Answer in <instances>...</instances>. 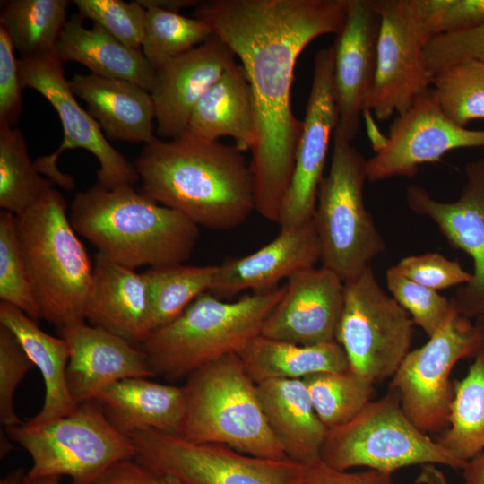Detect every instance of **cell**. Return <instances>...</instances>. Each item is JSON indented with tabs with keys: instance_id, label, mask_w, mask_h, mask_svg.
<instances>
[{
	"instance_id": "obj_1",
	"label": "cell",
	"mask_w": 484,
	"mask_h": 484,
	"mask_svg": "<svg viewBox=\"0 0 484 484\" xmlns=\"http://www.w3.org/2000/svg\"><path fill=\"white\" fill-rule=\"evenodd\" d=\"M347 0H211L194 18L240 60L254 97L257 141L250 162L255 210L279 220L302 130L291 108L294 68L316 38L341 30Z\"/></svg>"
},
{
	"instance_id": "obj_2",
	"label": "cell",
	"mask_w": 484,
	"mask_h": 484,
	"mask_svg": "<svg viewBox=\"0 0 484 484\" xmlns=\"http://www.w3.org/2000/svg\"><path fill=\"white\" fill-rule=\"evenodd\" d=\"M134 164L144 194L199 227L232 229L255 211L251 166L236 145L184 133L144 144Z\"/></svg>"
},
{
	"instance_id": "obj_3",
	"label": "cell",
	"mask_w": 484,
	"mask_h": 484,
	"mask_svg": "<svg viewBox=\"0 0 484 484\" xmlns=\"http://www.w3.org/2000/svg\"><path fill=\"white\" fill-rule=\"evenodd\" d=\"M69 218L98 254L132 269L183 264L200 235V227L187 217L133 186L95 184L76 194Z\"/></svg>"
},
{
	"instance_id": "obj_4",
	"label": "cell",
	"mask_w": 484,
	"mask_h": 484,
	"mask_svg": "<svg viewBox=\"0 0 484 484\" xmlns=\"http://www.w3.org/2000/svg\"><path fill=\"white\" fill-rule=\"evenodd\" d=\"M285 289L283 285L268 292L246 294L235 301L205 292L177 318L151 332L140 348L156 376L186 378L213 361L238 354L260 335Z\"/></svg>"
},
{
	"instance_id": "obj_5",
	"label": "cell",
	"mask_w": 484,
	"mask_h": 484,
	"mask_svg": "<svg viewBox=\"0 0 484 484\" xmlns=\"http://www.w3.org/2000/svg\"><path fill=\"white\" fill-rule=\"evenodd\" d=\"M16 230L41 318L57 330L86 323L93 265L56 189L15 215Z\"/></svg>"
},
{
	"instance_id": "obj_6",
	"label": "cell",
	"mask_w": 484,
	"mask_h": 484,
	"mask_svg": "<svg viewBox=\"0 0 484 484\" xmlns=\"http://www.w3.org/2000/svg\"><path fill=\"white\" fill-rule=\"evenodd\" d=\"M183 388L186 411L180 436L256 457L289 459L268 425L256 383L238 354L194 371Z\"/></svg>"
},
{
	"instance_id": "obj_7",
	"label": "cell",
	"mask_w": 484,
	"mask_h": 484,
	"mask_svg": "<svg viewBox=\"0 0 484 484\" xmlns=\"http://www.w3.org/2000/svg\"><path fill=\"white\" fill-rule=\"evenodd\" d=\"M330 169L313 216L323 266L344 282L359 276L385 243L364 202L367 160L336 129Z\"/></svg>"
},
{
	"instance_id": "obj_8",
	"label": "cell",
	"mask_w": 484,
	"mask_h": 484,
	"mask_svg": "<svg viewBox=\"0 0 484 484\" xmlns=\"http://www.w3.org/2000/svg\"><path fill=\"white\" fill-rule=\"evenodd\" d=\"M321 460L339 471L366 467L391 474L413 465L462 469L465 464L421 431L390 389L351 420L328 430Z\"/></svg>"
},
{
	"instance_id": "obj_9",
	"label": "cell",
	"mask_w": 484,
	"mask_h": 484,
	"mask_svg": "<svg viewBox=\"0 0 484 484\" xmlns=\"http://www.w3.org/2000/svg\"><path fill=\"white\" fill-rule=\"evenodd\" d=\"M4 430L30 454V480L68 476L71 484H90L111 465L136 456L130 437L115 428L96 400L44 426L23 422Z\"/></svg>"
},
{
	"instance_id": "obj_10",
	"label": "cell",
	"mask_w": 484,
	"mask_h": 484,
	"mask_svg": "<svg viewBox=\"0 0 484 484\" xmlns=\"http://www.w3.org/2000/svg\"><path fill=\"white\" fill-rule=\"evenodd\" d=\"M127 436L137 462L158 476H172L184 484H303L306 477L307 466L290 459L256 457L153 429Z\"/></svg>"
},
{
	"instance_id": "obj_11",
	"label": "cell",
	"mask_w": 484,
	"mask_h": 484,
	"mask_svg": "<svg viewBox=\"0 0 484 484\" xmlns=\"http://www.w3.org/2000/svg\"><path fill=\"white\" fill-rule=\"evenodd\" d=\"M414 323L385 293L371 266L345 282L335 341L350 369L373 385L393 377L410 351Z\"/></svg>"
},
{
	"instance_id": "obj_12",
	"label": "cell",
	"mask_w": 484,
	"mask_h": 484,
	"mask_svg": "<svg viewBox=\"0 0 484 484\" xmlns=\"http://www.w3.org/2000/svg\"><path fill=\"white\" fill-rule=\"evenodd\" d=\"M483 349L479 328L456 308L421 347L410 350L392 377L394 391L409 419L424 433L445 430L449 425L455 364Z\"/></svg>"
},
{
	"instance_id": "obj_13",
	"label": "cell",
	"mask_w": 484,
	"mask_h": 484,
	"mask_svg": "<svg viewBox=\"0 0 484 484\" xmlns=\"http://www.w3.org/2000/svg\"><path fill=\"white\" fill-rule=\"evenodd\" d=\"M18 70L22 89L31 88L48 100L63 125L64 136L58 149L34 162L41 175L64 189L73 190V177L60 171L56 162L64 151L81 148L93 154L99 162L97 185L113 189L133 186L140 180L134 164L108 142L99 125L76 101L56 52L20 58Z\"/></svg>"
},
{
	"instance_id": "obj_14",
	"label": "cell",
	"mask_w": 484,
	"mask_h": 484,
	"mask_svg": "<svg viewBox=\"0 0 484 484\" xmlns=\"http://www.w3.org/2000/svg\"><path fill=\"white\" fill-rule=\"evenodd\" d=\"M380 13L376 68L364 113L379 121L407 112L431 88L424 48L430 39L409 0H376Z\"/></svg>"
},
{
	"instance_id": "obj_15",
	"label": "cell",
	"mask_w": 484,
	"mask_h": 484,
	"mask_svg": "<svg viewBox=\"0 0 484 484\" xmlns=\"http://www.w3.org/2000/svg\"><path fill=\"white\" fill-rule=\"evenodd\" d=\"M333 48L319 49L315 56L313 78L293 172L283 198L278 224L289 229L313 219L331 137L338 115L333 96Z\"/></svg>"
},
{
	"instance_id": "obj_16",
	"label": "cell",
	"mask_w": 484,
	"mask_h": 484,
	"mask_svg": "<svg viewBox=\"0 0 484 484\" xmlns=\"http://www.w3.org/2000/svg\"><path fill=\"white\" fill-rule=\"evenodd\" d=\"M473 147H484V130L452 122L430 89L407 112L396 117L382 146L367 160V180L411 177L422 164L438 161L452 150Z\"/></svg>"
},
{
	"instance_id": "obj_17",
	"label": "cell",
	"mask_w": 484,
	"mask_h": 484,
	"mask_svg": "<svg viewBox=\"0 0 484 484\" xmlns=\"http://www.w3.org/2000/svg\"><path fill=\"white\" fill-rule=\"evenodd\" d=\"M465 181L455 201L434 199L420 186L406 190V202L415 213L431 219L450 245L468 254L473 272L452 298L456 310L470 319L484 317V160L465 165Z\"/></svg>"
},
{
	"instance_id": "obj_18",
	"label": "cell",
	"mask_w": 484,
	"mask_h": 484,
	"mask_svg": "<svg viewBox=\"0 0 484 484\" xmlns=\"http://www.w3.org/2000/svg\"><path fill=\"white\" fill-rule=\"evenodd\" d=\"M380 13L376 0H347V12L333 42V86L338 115L336 130L356 138L377 58Z\"/></svg>"
},
{
	"instance_id": "obj_19",
	"label": "cell",
	"mask_w": 484,
	"mask_h": 484,
	"mask_svg": "<svg viewBox=\"0 0 484 484\" xmlns=\"http://www.w3.org/2000/svg\"><path fill=\"white\" fill-rule=\"evenodd\" d=\"M285 286L261 335L300 345L334 341L345 301V282L322 265L295 272Z\"/></svg>"
},
{
	"instance_id": "obj_20",
	"label": "cell",
	"mask_w": 484,
	"mask_h": 484,
	"mask_svg": "<svg viewBox=\"0 0 484 484\" xmlns=\"http://www.w3.org/2000/svg\"><path fill=\"white\" fill-rule=\"evenodd\" d=\"M234 63L232 50L213 35L155 70L150 93L158 134L168 139L182 135L200 99Z\"/></svg>"
},
{
	"instance_id": "obj_21",
	"label": "cell",
	"mask_w": 484,
	"mask_h": 484,
	"mask_svg": "<svg viewBox=\"0 0 484 484\" xmlns=\"http://www.w3.org/2000/svg\"><path fill=\"white\" fill-rule=\"evenodd\" d=\"M58 333L69 347L67 386L76 405L122 379L156 376L140 347L106 330L82 323Z\"/></svg>"
},
{
	"instance_id": "obj_22",
	"label": "cell",
	"mask_w": 484,
	"mask_h": 484,
	"mask_svg": "<svg viewBox=\"0 0 484 484\" xmlns=\"http://www.w3.org/2000/svg\"><path fill=\"white\" fill-rule=\"evenodd\" d=\"M321 261V247L314 220L282 229L271 242L246 256L218 265L210 293L230 300L245 290H273L283 279Z\"/></svg>"
},
{
	"instance_id": "obj_23",
	"label": "cell",
	"mask_w": 484,
	"mask_h": 484,
	"mask_svg": "<svg viewBox=\"0 0 484 484\" xmlns=\"http://www.w3.org/2000/svg\"><path fill=\"white\" fill-rule=\"evenodd\" d=\"M149 291L144 273L95 256L85 320L140 347L149 333Z\"/></svg>"
},
{
	"instance_id": "obj_24",
	"label": "cell",
	"mask_w": 484,
	"mask_h": 484,
	"mask_svg": "<svg viewBox=\"0 0 484 484\" xmlns=\"http://www.w3.org/2000/svg\"><path fill=\"white\" fill-rule=\"evenodd\" d=\"M69 85L87 105L88 113L108 138L148 144L156 139L153 99L149 91L131 82L74 73Z\"/></svg>"
},
{
	"instance_id": "obj_25",
	"label": "cell",
	"mask_w": 484,
	"mask_h": 484,
	"mask_svg": "<svg viewBox=\"0 0 484 484\" xmlns=\"http://www.w3.org/2000/svg\"><path fill=\"white\" fill-rule=\"evenodd\" d=\"M268 425L286 456L310 466L321 460L328 429L317 416L303 379L256 384Z\"/></svg>"
},
{
	"instance_id": "obj_26",
	"label": "cell",
	"mask_w": 484,
	"mask_h": 484,
	"mask_svg": "<svg viewBox=\"0 0 484 484\" xmlns=\"http://www.w3.org/2000/svg\"><path fill=\"white\" fill-rule=\"evenodd\" d=\"M95 400L115 428L126 436L143 429L180 434L186 411L183 386L130 377L108 385Z\"/></svg>"
},
{
	"instance_id": "obj_27",
	"label": "cell",
	"mask_w": 484,
	"mask_h": 484,
	"mask_svg": "<svg viewBox=\"0 0 484 484\" xmlns=\"http://www.w3.org/2000/svg\"><path fill=\"white\" fill-rule=\"evenodd\" d=\"M185 133L208 142L229 136L244 152L253 150L257 141L255 107L240 64L229 66L203 95Z\"/></svg>"
},
{
	"instance_id": "obj_28",
	"label": "cell",
	"mask_w": 484,
	"mask_h": 484,
	"mask_svg": "<svg viewBox=\"0 0 484 484\" xmlns=\"http://www.w3.org/2000/svg\"><path fill=\"white\" fill-rule=\"evenodd\" d=\"M19 308L0 303V324L16 337L33 365L41 373L45 385L44 403L39 412L25 422L29 427H40L73 412V401L66 378L69 347L63 337L44 332Z\"/></svg>"
},
{
	"instance_id": "obj_29",
	"label": "cell",
	"mask_w": 484,
	"mask_h": 484,
	"mask_svg": "<svg viewBox=\"0 0 484 484\" xmlns=\"http://www.w3.org/2000/svg\"><path fill=\"white\" fill-rule=\"evenodd\" d=\"M55 52L62 63L77 62L92 74L125 80L151 90L155 71L143 51L125 46L97 24L86 28L80 14L67 20Z\"/></svg>"
},
{
	"instance_id": "obj_30",
	"label": "cell",
	"mask_w": 484,
	"mask_h": 484,
	"mask_svg": "<svg viewBox=\"0 0 484 484\" xmlns=\"http://www.w3.org/2000/svg\"><path fill=\"white\" fill-rule=\"evenodd\" d=\"M238 355L256 384L274 379H303L316 373L350 368L346 353L336 341L300 345L260 334Z\"/></svg>"
},
{
	"instance_id": "obj_31",
	"label": "cell",
	"mask_w": 484,
	"mask_h": 484,
	"mask_svg": "<svg viewBox=\"0 0 484 484\" xmlns=\"http://www.w3.org/2000/svg\"><path fill=\"white\" fill-rule=\"evenodd\" d=\"M436 441L464 462L484 450V349L454 382L449 425Z\"/></svg>"
},
{
	"instance_id": "obj_32",
	"label": "cell",
	"mask_w": 484,
	"mask_h": 484,
	"mask_svg": "<svg viewBox=\"0 0 484 484\" xmlns=\"http://www.w3.org/2000/svg\"><path fill=\"white\" fill-rule=\"evenodd\" d=\"M66 0H11L2 4L0 25L21 58L55 52L67 22Z\"/></svg>"
},
{
	"instance_id": "obj_33",
	"label": "cell",
	"mask_w": 484,
	"mask_h": 484,
	"mask_svg": "<svg viewBox=\"0 0 484 484\" xmlns=\"http://www.w3.org/2000/svg\"><path fill=\"white\" fill-rule=\"evenodd\" d=\"M217 268L179 264L149 267L143 272L149 291V333L171 323L198 297L210 291Z\"/></svg>"
},
{
	"instance_id": "obj_34",
	"label": "cell",
	"mask_w": 484,
	"mask_h": 484,
	"mask_svg": "<svg viewBox=\"0 0 484 484\" xmlns=\"http://www.w3.org/2000/svg\"><path fill=\"white\" fill-rule=\"evenodd\" d=\"M54 183L30 159L27 143L16 127L0 128V207L19 215L37 203Z\"/></svg>"
},
{
	"instance_id": "obj_35",
	"label": "cell",
	"mask_w": 484,
	"mask_h": 484,
	"mask_svg": "<svg viewBox=\"0 0 484 484\" xmlns=\"http://www.w3.org/2000/svg\"><path fill=\"white\" fill-rule=\"evenodd\" d=\"M314 409L327 429L342 426L371 402L375 388L350 368L303 378Z\"/></svg>"
},
{
	"instance_id": "obj_36",
	"label": "cell",
	"mask_w": 484,
	"mask_h": 484,
	"mask_svg": "<svg viewBox=\"0 0 484 484\" xmlns=\"http://www.w3.org/2000/svg\"><path fill=\"white\" fill-rule=\"evenodd\" d=\"M434 97L452 122L466 127L484 119V62L465 58L436 71L432 77Z\"/></svg>"
},
{
	"instance_id": "obj_37",
	"label": "cell",
	"mask_w": 484,
	"mask_h": 484,
	"mask_svg": "<svg viewBox=\"0 0 484 484\" xmlns=\"http://www.w3.org/2000/svg\"><path fill=\"white\" fill-rule=\"evenodd\" d=\"M212 36L211 28L199 19L188 18L177 12L148 7L142 51L155 71Z\"/></svg>"
},
{
	"instance_id": "obj_38",
	"label": "cell",
	"mask_w": 484,
	"mask_h": 484,
	"mask_svg": "<svg viewBox=\"0 0 484 484\" xmlns=\"http://www.w3.org/2000/svg\"><path fill=\"white\" fill-rule=\"evenodd\" d=\"M0 299L35 321L41 318L17 235L15 215L5 211L0 212Z\"/></svg>"
},
{
	"instance_id": "obj_39",
	"label": "cell",
	"mask_w": 484,
	"mask_h": 484,
	"mask_svg": "<svg viewBox=\"0 0 484 484\" xmlns=\"http://www.w3.org/2000/svg\"><path fill=\"white\" fill-rule=\"evenodd\" d=\"M385 282L393 299L428 337L438 330L455 307L452 298L408 279L394 266L387 269Z\"/></svg>"
},
{
	"instance_id": "obj_40",
	"label": "cell",
	"mask_w": 484,
	"mask_h": 484,
	"mask_svg": "<svg viewBox=\"0 0 484 484\" xmlns=\"http://www.w3.org/2000/svg\"><path fill=\"white\" fill-rule=\"evenodd\" d=\"M73 3L83 19L91 20L125 46L142 50L146 9L138 1L74 0Z\"/></svg>"
},
{
	"instance_id": "obj_41",
	"label": "cell",
	"mask_w": 484,
	"mask_h": 484,
	"mask_svg": "<svg viewBox=\"0 0 484 484\" xmlns=\"http://www.w3.org/2000/svg\"><path fill=\"white\" fill-rule=\"evenodd\" d=\"M431 38L459 33L484 25V0H409Z\"/></svg>"
},
{
	"instance_id": "obj_42",
	"label": "cell",
	"mask_w": 484,
	"mask_h": 484,
	"mask_svg": "<svg viewBox=\"0 0 484 484\" xmlns=\"http://www.w3.org/2000/svg\"><path fill=\"white\" fill-rule=\"evenodd\" d=\"M33 367L14 334L0 324V422L4 428L23 424L14 411L13 398L17 387Z\"/></svg>"
},
{
	"instance_id": "obj_43",
	"label": "cell",
	"mask_w": 484,
	"mask_h": 484,
	"mask_svg": "<svg viewBox=\"0 0 484 484\" xmlns=\"http://www.w3.org/2000/svg\"><path fill=\"white\" fill-rule=\"evenodd\" d=\"M394 267L408 279L434 290L462 286L471 278L457 261L438 253L406 256Z\"/></svg>"
},
{
	"instance_id": "obj_44",
	"label": "cell",
	"mask_w": 484,
	"mask_h": 484,
	"mask_svg": "<svg viewBox=\"0 0 484 484\" xmlns=\"http://www.w3.org/2000/svg\"><path fill=\"white\" fill-rule=\"evenodd\" d=\"M424 54L432 76L439 69L462 59L484 62V25L468 31L435 36L426 44Z\"/></svg>"
},
{
	"instance_id": "obj_45",
	"label": "cell",
	"mask_w": 484,
	"mask_h": 484,
	"mask_svg": "<svg viewBox=\"0 0 484 484\" xmlns=\"http://www.w3.org/2000/svg\"><path fill=\"white\" fill-rule=\"evenodd\" d=\"M14 47L0 25V128L14 127L22 112V84Z\"/></svg>"
},
{
	"instance_id": "obj_46",
	"label": "cell",
	"mask_w": 484,
	"mask_h": 484,
	"mask_svg": "<svg viewBox=\"0 0 484 484\" xmlns=\"http://www.w3.org/2000/svg\"><path fill=\"white\" fill-rule=\"evenodd\" d=\"M303 484H393L392 474L367 469L361 471H339L322 460L307 467Z\"/></svg>"
},
{
	"instance_id": "obj_47",
	"label": "cell",
	"mask_w": 484,
	"mask_h": 484,
	"mask_svg": "<svg viewBox=\"0 0 484 484\" xmlns=\"http://www.w3.org/2000/svg\"><path fill=\"white\" fill-rule=\"evenodd\" d=\"M90 484H160V477L135 459L120 461Z\"/></svg>"
},
{
	"instance_id": "obj_48",
	"label": "cell",
	"mask_w": 484,
	"mask_h": 484,
	"mask_svg": "<svg viewBox=\"0 0 484 484\" xmlns=\"http://www.w3.org/2000/svg\"><path fill=\"white\" fill-rule=\"evenodd\" d=\"M462 471L463 484H484V450L467 461Z\"/></svg>"
},
{
	"instance_id": "obj_49",
	"label": "cell",
	"mask_w": 484,
	"mask_h": 484,
	"mask_svg": "<svg viewBox=\"0 0 484 484\" xmlns=\"http://www.w3.org/2000/svg\"><path fill=\"white\" fill-rule=\"evenodd\" d=\"M138 2L145 9L148 7H156L177 13L182 8L199 4L197 1L193 0H138Z\"/></svg>"
},
{
	"instance_id": "obj_50",
	"label": "cell",
	"mask_w": 484,
	"mask_h": 484,
	"mask_svg": "<svg viewBox=\"0 0 484 484\" xmlns=\"http://www.w3.org/2000/svg\"><path fill=\"white\" fill-rule=\"evenodd\" d=\"M417 482L419 484H448L444 473L434 464L422 466Z\"/></svg>"
},
{
	"instance_id": "obj_51",
	"label": "cell",
	"mask_w": 484,
	"mask_h": 484,
	"mask_svg": "<svg viewBox=\"0 0 484 484\" xmlns=\"http://www.w3.org/2000/svg\"><path fill=\"white\" fill-rule=\"evenodd\" d=\"M26 474L22 468L15 469L2 478L0 484H24Z\"/></svg>"
},
{
	"instance_id": "obj_52",
	"label": "cell",
	"mask_w": 484,
	"mask_h": 484,
	"mask_svg": "<svg viewBox=\"0 0 484 484\" xmlns=\"http://www.w3.org/2000/svg\"><path fill=\"white\" fill-rule=\"evenodd\" d=\"M11 438L6 433V431L4 428L1 430L0 434V457L1 459H4L5 456H7L13 450V445L11 443Z\"/></svg>"
},
{
	"instance_id": "obj_53",
	"label": "cell",
	"mask_w": 484,
	"mask_h": 484,
	"mask_svg": "<svg viewBox=\"0 0 484 484\" xmlns=\"http://www.w3.org/2000/svg\"><path fill=\"white\" fill-rule=\"evenodd\" d=\"M24 484H60V482L59 477H47L33 480L27 479L26 477Z\"/></svg>"
},
{
	"instance_id": "obj_54",
	"label": "cell",
	"mask_w": 484,
	"mask_h": 484,
	"mask_svg": "<svg viewBox=\"0 0 484 484\" xmlns=\"http://www.w3.org/2000/svg\"><path fill=\"white\" fill-rule=\"evenodd\" d=\"M160 477V484H184L180 480H178L177 478L165 475V476H159Z\"/></svg>"
},
{
	"instance_id": "obj_55",
	"label": "cell",
	"mask_w": 484,
	"mask_h": 484,
	"mask_svg": "<svg viewBox=\"0 0 484 484\" xmlns=\"http://www.w3.org/2000/svg\"><path fill=\"white\" fill-rule=\"evenodd\" d=\"M474 320H475L474 323L476 326L479 328L481 333L482 340H483V349H484V317H479Z\"/></svg>"
}]
</instances>
